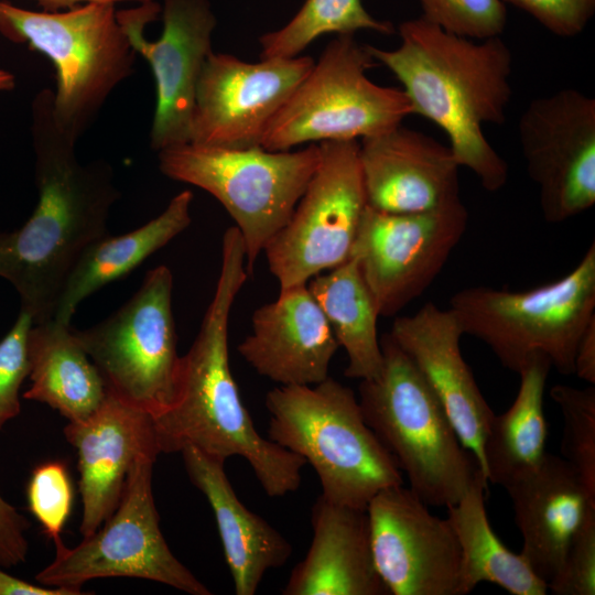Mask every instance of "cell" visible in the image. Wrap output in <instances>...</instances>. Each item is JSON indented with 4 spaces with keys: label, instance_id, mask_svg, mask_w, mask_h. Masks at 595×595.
Returning a JSON list of instances; mask_svg holds the SVG:
<instances>
[{
    "label": "cell",
    "instance_id": "1",
    "mask_svg": "<svg viewBox=\"0 0 595 595\" xmlns=\"http://www.w3.org/2000/svg\"><path fill=\"white\" fill-rule=\"evenodd\" d=\"M31 132L37 203L20 228L0 234V277L14 286L21 310L37 324L54 317L80 255L107 235L119 191L107 162L78 160L77 141L55 122L52 89L40 90L32 101Z\"/></svg>",
    "mask_w": 595,
    "mask_h": 595
},
{
    "label": "cell",
    "instance_id": "2",
    "mask_svg": "<svg viewBox=\"0 0 595 595\" xmlns=\"http://www.w3.org/2000/svg\"><path fill=\"white\" fill-rule=\"evenodd\" d=\"M246 252L236 226L223 236L216 289L201 328L181 357L176 397L152 416L161 453L193 446L226 461L238 455L252 468L269 497H282L301 485L306 462L256 430L231 375L228 325L232 304L248 278Z\"/></svg>",
    "mask_w": 595,
    "mask_h": 595
},
{
    "label": "cell",
    "instance_id": "3",
    "mask_svg": "<svg viewBox=\"0 0 595 595\" xmlns=\"http://www.w3.org/2000/svg\"><path fill=\"white\" fill-rule=\"evenodd\" d=\"M400 45H367L376 63L402 84L412 113L437 125L459 166L490 193L505 186L508 164L484 133L502 125L511 100L512 54L500 36L473 40L444 31L422 17L399 25Z\"/></svg>",
    "mask_w": 595,
    "mask_h": 595
},
{
    "label": "cell",
    "instance_id": "4",
    "mask_svg": "<svg viewBox=\"0 0 595 595\" xmlns=\"http://www.w3.org/2000/svg\"><path fill=\"white\" fill-rule=\"evenodd\" d=\"M266 407L268 439L313 467L326 500L366 510L377 493L403 484L349 387L331 377L311 386H280L267 393Z\"/></svg>",
    "mask_w": 595,
    "mask_h": 595
},
{
    "label": "cell",
    "instance_id": "5",
    "mask_svg": "<svg viewBox=\"0 0 595 595\" xmlns=\"http://www.w3.org/2000/svg\"><path fill=\"white\" fill-rule=\"evenodd\" d=\"M380 372L360 380L367 425L390 453L409 488L429 507L456 504L479 467L443 405L389 333L380 337Z\"/></svg>",
    "mask_w": 595,
    "mask_h": 595
},
{
    "label": "cell",
    "instance_id": "6",
    "mask_svg": "<svg viewBox=\"0 0 595 595\" xmlns=\"http://www.w3.org/2000/svg\"><path fill=\"white\" fill-rule=\"evenodd\" d=\"M0 34L52 61L54 119L76 141L112 90L134 71L137 53L117 20L115 4L85 3L47 12L0 0Z\"/></svg>",
    "mask_w": 595,
    "mask_h": 595
},
{
    "label": "cell",
    "instance_id": "7",
    "mask_svg": "<svg viewBox=\"0 0 595 595\" xmlns=\"http://www.w3.org/2000/svg\"><path fill=\"white\" fill-rule=\"evenodd\" d=\"M448 309L463 335L486 344L505 368L518 374L542 354L571 375L578 339L595 318V244L556 281L524 291L468 286L451 296Z\"/></svg>",
    "mask_w": 595,
    "mask_h": 595
},
{
    "label": "cell",
    "instance_id": "8",
    "mask_svg": "<svg viewBox=\"0 0 595 595\" xmlns=\"http://www.w3.org/2000/svg\"><path fill=\"white\" fill-rule=\"evenodd\" d=\"M159 167L171 180L213 195L235 220L252 273L257 258L286 225L321 159L320 144L269 151L184 143L159 151Z\"/></svg>",
    "mask_w": 595,
    "mask_h": 595
},
{
    "label": "cell",
    "instance_id": "9",
    "mask_svg": "<svg viewBox=\"0 0 595 595\" xmlns=\"http://www.w3.org/2000/svg\"><path fill=\"white\" fill-rule=\"evenodd\" d=\"M377 63L355 34L332 40L267 128L260 147L288 151L295 145L357 140L382 133L412 113L402 89L371 82Z\"/></svg>",
    "mask_w": 595,
    "mask_h": 595
},
{
    "label": "cell",
    "instance_id": "10",
    "mask_svg": "<svg viewBox=\"0 0 595 595\" xmlns=\"http://www.w3.org/2000/svg\"><path fill=\"white\" fill-rule=\"evenodd\" d=\"M172 289L171 270L159 266L110 316L85 329L73 328L107 391L152 416L173 403L180 380Z\"/></svg>",
    "mask_w": 595,
    "mask_h": 595
},
{
    "label": "cell",
    "instance_id": "11",
    "mask_svg": "<svg viewBox=\"0 0 595 595\" xmlns=\"http://www.w3.org/2000/svg\"><path fill=\"white\" fill-rule=\"evenodd\" d=\"M156 455L131 466L119 502L104 526L75 548L54 542V560L35 580L51 587L82 591L100 577L127 576L159 582L192 595L212 592L171 552L161 530L152 493ZM83 592V591H82Z\"/></svg>",
    "mask_w": 595,
    "mask_h": 595
},
{
    "label": "cell",
    "instance_id": "12",
    "mask_svg": "<svg viewBox=\"0 0 595 595\" xmlns=\"http://www.w3.org/2000/svg\"><path fill=\"white\" fill-rule=\"evenodd\" d=\"M320 163L286 225L264 249L280 290L349 259L367 197L358 140L320 142Z\"/></svg>",
    "mask_w": 595,
    "mask_h": 595
},
{
    "label": "cell",
    "instance_id": "13",
    "mask_svg": "<svg viewBox=\"0 0 595 595\" xmlns=\"http://www.w3.org/2000/svg\"><path fill=\"white\" fill-rule=\"evenodd\" d=\"M117 20L153 73L152 149L188 143L196 87L217 24L209 0H153L117 11Z\"/></svg>",
    "mask_w": 595,
    "mask_h": 595
},
{
    "label": "cell",
    "instance_id": "14",
    "mask_svg": "<svg viewBox=\"0 0 595 595\" xmlns=\"http://www.w3.org/2000/svg\"><path fill=\"white\" fill-rule=\"evenodd\" d=\"M467 224L462 199L418 213L366 206L350 257L357 260L379 316L397 315L432 284Z\"/></svg>",
    "mask_w": 595,
    "mask_h": 595
},
{
    "label": "cell",
    "instance_id": "15",
    "mask_svg": "<svg viewBox=\"0 0 595 595\" xmlns=\"http://www.w3.org/2000/svg\"><path fill=\"white\" fill-rule=\"evenodd\" d=\"M518 138L548 223H562L594 205L593 97L565 88L531 100L519 118Z\"/></svg>",
    "mask_w": 595,
    "mask_h": 595
},
{
    "label": "cell",
    "instance_id": "16",
    "mask_svg": "<svg viewBox=\"0 0 595 595\" xmlns=\"http://www.w3.org/2000/svg\"><path fill=\"white\" fill-rule=\"evenodd\" d=\"M314 62L299 55L249 63L212 52L196 87L190 142L234 149L260 147L270 122Z\"/></svg>",
    "mask_w": 595,
    "mask_h": 595
},
{
    "label": "cell",
    "instance_id": "17",
    "mask_svg": "<svg viewBox=\"0 0 595 595\" xmlns=\"http://www.w3.org/2000/svg\"><path fill=\"white\" fill-rule=\"evenodd\" d=\"M375 567L392 595H456L461 552L447 521L403 484L367 506Z\"/></svg>",
    "mask_w": 595,
    "mask_h": 595
},
{
    "label": "cell",
    "instance_id": "18",
    "mask_svg": "<svg viewBox=\"0 0 595 595\" xmlns=\"http://www.w3.org/2000/svg\"><path fill=\"white\" fill-rule=\"evenodd\" d=\"M359 161L367 205L375 209L418 213L461 199L450 147L402 123L363 138Z\"/></svg>",
    "mask_w": 595,
    "mask_h": 595
},
{
    "label": "cell",
    "instance_id": "19",
    "mask_svg": "<svg viewBox=\"0 0 595 595\" xmlns=\"http://www.w3.org/2000/svg\"><path fill=\"white\" fill-rule=\"evenodd\" d=\"M389 334L435 393L480 467L495 413L462 355L463 332L452 311L428 302L412 315L397 316Z\"/></svg>",
    "mask_w": 595,
    "mask_h": 595
},
{
    "label": "cell",
    "instance_id": "20",
    "mask_svg": "<svg viewBox=\"0 0 595 595\" xmlns=\"http://www.w3.org/2000/svg\"><path fill=\"white\" fill-rule=\"evenodd\" d=\"M64 434L78 456L83 502L79 531L87 537L115 511L133 463L161 452L152 415L109 392L90 416L68 422Z\"/></svg>",
    "mask_w": 595,
    "mask_h": 595
},
{
    "label": "cell",
    "instance_id": "21",
    "mask_svg": "<svg viewBox=\"0 0 595 595\" xmlns=\"http://www.w3.org/2000/svg\"><path fill=\"white\" fill-rule=\"evenodd\" d=\"M240 356L261 376L280 386H311L328 377L337 348L335 335L306 284L280 290L258 307Z\"/></svg>",
    "mask_w": 595,
    "mask_h": 595
},
{
    "label": "cell",
    "instance_id": "22",
    "mask_svg": "<svg viewBox=\"0 0 595 595\" xmlns=\"http://www.w3.org/2000/svg\"><path fill=\"white\" fill-rule=\"evenodd\" d=\"M504 488L522 536L520 553L548 584L573 534L587 512L595 509V495L563 457L550 453Z\"/></svg>",
    "mask_w": 595,
    "mask_h": 595
},
{
    "label": "cell",
    "instance_id": "23",
    "mask_svg": "<svg viewBox=\"0 0 595 595\" xmlns=\"http://www.w3.org/2000/svg\"><path fill=\"white\" fill-rule=\"evenodd\" d=\"M313 537L284 595H390L374 563L366 510L326 500L312 507Z\"/></svg>",
    "mask_w": 595,
    "mask_h": 595
},
{
    "label": "cell",
    "instance_id": "24",
    "mask_svg": "<svg viewBox=\"0 0 595 595\" xmlns=\"http://www.w3.org/2000/svg\"><path fill=\"white\" fill-rule=\"evenodd\" d=\"M188 478L207 498L237 595H255L264 574L285 564L291 543L237 497L225 461L187 446L180 452Z\"/></svg>",
    "mask_w": 595,
    "mask_h": 595
},
{
    "label": "cell",
    "instance_id": "25",
    "mask_svg": "<svg viewBox=\"0 0 595 595\" xmlns=\"http://www.w3.org/2000/svg\"><path fill=\"white\" fill-rule=\"evenodd\" d=\"M29 359L31 387L23 398L50 405L68 422L87 419L107 397L102 377L71 325L54 318L33 324Z\"/></svg>",
    "mask_w": 595,
    "mask_h": 595
},
{
    "label": "cell",
    "instance_id": "26",
    "mask_svg": "<svg viewBox=\"0 0 595 595\" xmlns=\"http://www.w3.org/2000/svg\"><path fill=\"white\" fill-rule=\"evenodd\" d=\"M192 202L193 193L183 191L170 201L159 216L143 226L123 235L107 234L91 242L69 273L53 318L69 325L83 300L129 274L183 232L192 221Z\"/></svg>",
    "mask_w": 595,
    "mask_h": 595
},
{
    "label": "cell",
    "instance_id": "27",
    "mask_svg": "<svg viewBox=\"0 0 595 595\" xmlns=\"http://www.w3.org/2000/svg\"><path fill=\"white\" fill-rule=\"evenodd\" d=\"M487 483L478 468L461 499L446 507V519L461 552L456 595H466L483 582L496 584L512 595H545L548 584L491 528L485 504Z\"/></svg>",
    "mask_w": 595,
    "mask_h": 595
},
{
    "label": "cell",
    "instance_id": "28",
    "mask_svg": "<svg viewBox=\"0 0 595 595\" xmlns=\"http://www.w3.org/2000/svg\"><path fill=\"white\" fill-rule=\"evenodd\" d=\"M551 368L547 356L531 355L518 372L520 385L512 404L490 421L480 466L488 482L505 487L536 467L547 453L543 394Z\"/></svg>",
    "mask_w": 595,
    "mask_h": 595
},
{
    "label": "cell",
    "instance_id": "29",
    "mask_svg": "<svg viewBox=\"0 0 595 595\" xmlns=\"http://www.w3.org/2000/svg\"><path fill=\"white\" fill-rule=\"evenodd\" d=\"M306 285L347 354L345 376L359 380L376 377L382 366L377 331L379 313L357 260L349 257L313 277Z\"/></svg>",
    "mask_w": 595,
    "mask_h": 595
},
{
    "label": "cell",
    "instance_id": "30",
    "mask_svg": "<svg viewBox=\"0 0 595 595\" xmlns=\"http://www.w3.org/2000/svg\"><path fill=\"white\" fill-rule=\"evenodd\" d=\"M359 30L394 32L389 21L375 19L361 0H305L285 25L259 39L260 57H295L321 35L355 34Z\"/></svg>",
    "mask_w": 595,
    "mask_h": 595
},
{
    "label": "cell",
    "instance_id": "31",
    "mask_svg": "<svg viewBox=\"0 0 595 595\" xmlns=\"http://www.w3.org/2000/svg\"><path fill=\"white\" fill-rule=\"evenodd\" d=\"M550 397L563 419L562 457L595 495V386L580 389L555 385L550 389Z\"/></svg>",
    "mask_w": 595,
    "mask_h": 595
},
{
    "label": "cell",
    "instance_id": "32",
    "mask_svg": "<svg viewBox=\"0 0 595 595\" xmlns=\"http://www.w3.org/2000/svg\"><path fill=\"white\" fill-rule=\"evenodd\" d=\"M422 18L446 32L473 40L500 36L507 23L502 0H418Z\"/></svg>",
    "mask_w": 595,
    "mask_h": 595
},
{
    "label": "cell",
    "instance_id": "33",
    "mask_svg": "<svg viewBox=\"0 0 595 595\" xmlns=\"http://www.w3.org/2000/svg\"><path fill=\"white\" fill-rule=\"evenodd\" d=\"M28 506L44 533L57 542L72 512L74 491L67 466L61 461L37 465L26 487Z\"/></svg>",
    "mask_w": 595,
    "mask_h": 595
},
{
    "label": "cell",
    "instance_id": "34",
    "mask_svg": "<svg viewBox=\"0 0 595 595\" xmlns=\"http://www.w3.org/2000/svg\"><path fill=\"white\" fill-rule=\"evenodd\" d=\"M32 326V317L21 310L0 340V431L20 413V388L30 374L29 333Z\"/></svg>",
    "mask_w": 595,
    "mask_h": 595
},
{
    "label": "cell",
    "instance_id": "35",
    "mask_svg": "<svg viewBox=\"0 0 595 595\" xmlns=\"http://www.w3.org/2000/svg\"><path fill=\"white\" fill-rule=\"evenodd\" d=\"M548 591L555 595L595 594V509L573 534Z\"/></svg>",
    "mask_w": 595,
    "mask_h": 595
},
{
    "label": "cell",
    "instance_id": "36",
    "mask_svg": "<svg viewBox=\"0 0 595 595\" xmlns=\"http://www.w3.org/2000/svg\"><path fill=\"white\" fill-rule=\"evenodd\" d=\"M523 10L549 32L572 37L582 33L595 13V0H502Z\"/></svg>",
    "mask_w": 595,
    "mask_h": 595
},
{
    "label": "cell",
    "instance_id": "37",
    "mask_svg": "<svg viewBox=\"0 0 595 595\" xmlns=\"http://www.w3.org/2000/svg\"><path fill=\"white\" fill-rule=\"evenodd\" d=\"M30 523L0 496V566L11 567L25 561Z\"/></svg>",
    "mask_w": 595,
    "mask_h": 595
},
{
    "label": "cell",
    "instance_id": "38",
    "mask_svg": "<svg viewBox=\"0 0 595 595\" xmlns=\"http://www.w3.org/2000/svg\"><path fill=\"white\" fill-rule=\"evenodd\" d=\"M573 374L595 386V318L587 324L578 339Z\"/></svg>",
    "mask_w": 595,
    "mask_h": 595
},
{
    "label": "cell",
    "instance_id": "39",
    "mask_svg": "<svg viewBox=\"0 0 595 595\" xmlns=\"http://www.w3.org/2000/svg\"><path fill=\"white\" fill-rule=\"evenodd\" d=\"M83 593L66 587L37 586L0 570V595H79Z\"/></svg>",
    "mask_w": 595,
    "mask_h": 595
},
{
    "label": "cell",
    "instance_id": "40",
    "mask_svg": "<svg viewBox=\"0 0 595 595\" xmlns=\"http://www.w3.org/2000/svg\"><path fill=\"white\" fill-rule=\"evenodd\" d=\"M42 11L56 12L66 9H71L85 3H110L117 4L119 2H137L144 3L153 0H34Z\"/></svg>",
    "mask_w": 595,
    "mask_h": 595
},
{
    "label": "cell",
    "instance_id": "41",
    "mask_svg": "<svg viewBox=\"0 0 595 595\" xmlns=\"http://www.w3.org/2000/svg\"><path fill=\"white\" fill-rule=\"evenodd\" d=\"M15 86L14 75L3 68H0V93L9 91Z\"/></svg>",
    "mask_w": 595,
    "mask_h": 595
}]
</instances>
